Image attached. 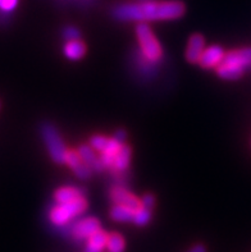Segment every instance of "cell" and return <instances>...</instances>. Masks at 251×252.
Segmentation results:
<instances>
[{"mask_svg": "<svg viewBox=\"0 0 251 252\" xmlns=\"http://www.w3.org/2000/svg\"><path fill=\"white\" fill-rule=\"evenodd\" d=\"M184 5L181 1H140L117 5L111 14L122 22H147L177 19L183 16Z\"/></svg>", "mask_w": 251, "mask_h": 252, "instance_id": "cell-1", "label": "cell"}, {"mask_svg": "<svg viewBox=\"0 0 251 252\" xmlns=\"http://www.w3.org/2000/svg\"><path fill=\"white\" fill-rule=\"evenodd\" d=\"M83 195H85V191L82 189L67 186V187H62V189H57L54 198L58 204H67V202L73 201L76 198L83 197Z\"/></svg>", "mask_w": 251, "mask_h": 252, "instance_id": "cell-11", "label": "cell"}, {"mask_svg": "<svg viewBox=\"0 0 251 252\" xmlns=\"http://www.w3.org/2000/svg\"><path fill=\"white\" fill-rule=\"evenodd\" d=\"M205 50V40L201 35L195 33L190 37L186 50V59L190 63H199L201 55Z\"/></svg>", "mask_w": 251, "mask_h": 252, "instance_id": "cell-8", "label": "cell"}, {"mask_svg": "<svg viewBox=\"0 0 251 252\" xmlns=\"http://www.w3.org/2000/svg\"><path fill=\"white\" fill-rule=\"evenodd\" d=\"M244 72H245V68L233 65V64L220 63L216 67V73L219 77H222L223 80H239L244 74Z\"/></svg>", "mask_w": 251, "mask_h": 252, "instance_id": "cell-13", "label": "cell"}, {"mask_svg": "<svg viewBox=\"0 0 251 252\" xmlns=\"http://www.w3.org/2000/svg\"><path fill=\"white\" fill-rule=\"evenodd\" d=\"M77 153H78V155H80L81 160H82L83 163L91 168L92 172H94V170H95V172H102V170L104 169V166H103L102 164V160H100V158L96 157L95 151H94V149H92L91 146L81 145V146L78 147Z\"/></svg>", "mask_w": 251, "mask_h": 252, "instance_id": "cell-10", "label": "cell"}, {"mask_svg": "<svg viewBox=\"0 0 251 252\" xmlns=\"http://www.w3.org/2000/svg\"><path fill=\"white\" fill-rule=\"evenodd\" d=\"M86 46L80 40H73V41H68L64 46V54L71 61H78L85 55Z\"/></svg>", "mask_w": 251, "mask_h": 252, "instance_id": "cell-15", "label": "cell"}, {"mask_svg": "<svg viewBox=\"0 0 251 252\" xmlns=\"http://www.w3.org/2000/svg\"><path fill=\"white\" fill-rule=\"evenodd\" d=\"M222 63L233 64L242 68L251 67V48L229 51L228 54L224 55Z\"/></svg>", "mask_w": 251, "mask_h": 252, "instance_id": "cell-9", "label": "cell"}, {"mask_svg": "<svg viewBox=\"0 0 251 252\" xmlns=\"http://www.w3.org/2000/svg\"><path fill=\"white\" fill-rule=\"evenodd\" d=\"M18 0H0V10L4 13H10L16 9Z\"/></svg>", "mask_w": 251, "mask_h": 252, "instance_id": "cell-22", "label": "cell"}, {"mask_svg": "<svg viewBox=\"0 0 251 252\" xmlns=\"http://www.w3.org/2000/svg\"><path fill=\"white\" fill-rule=\"evenodd\" d=\"M131 161V147L127 145H123L122 149L118 151V154L114 157V164L111 170L117 173H122L128 169Z\"/></svg>", "mask_w": 251, "mask_h": 252, "instance_id": "cell-12", "label": "cell"}, {"mask_svg": "<svg viewBox=\"0 0 251 252\" xmlns=\"http://www.w3.org/2000/svg\"><path fill=\"white\" fill-rule=\"evenodd\" d=\"M73 172H74V174H76V176L78 177L80 179L90 178V177H91V174H92L91 168H90L89 165H86L83 161L80 164V165L77 166V168H74Z\"/></svg>", "mask_w": 251, "mask_h": 252, "instance_id": "cell-21", "label": "cell"}, {"mask_svg": "<svg viewBox=\"0 0 251 252\" xmlns=\"http://www.w3.org/2000/svg\"><path fill=\"white\" fill-rule=\"evenodd\" d=\"M154 202H155V198H154V196H151V195L143 196V200H141V204H143V208L150 209V210L153 209Z\"/></svg>", "mask_w": 251, "mask_h": 252, "instance_id": "cell-23", "label": "cell"}, {"mask_svg": "<svg viewBox=\"0 0 251 252\" xmlns=\"http://www.w3.org/2000/svg\"><path fill=\"white\" fill-rule=\"evenodd\" d=\"M108 242V234L103 232L102 229L98 230L95 234H92L89 238V243L85 247V252H102L103 249L107 246Z\"/></svg>", "mask_w": 251, "mask_h": 252, "instance_id": "cell-14", "label": "cell"}, {"mask_svg": "<svg viewBox=\"0 0 251 252\" xmlns=\"http://www.w3.org/2000/svg\"><path fill=\"white\" fill-rule=\"evenodd\" d=\"M224 55H226L224 54V50L220 46L213 45V46H209V48L204 50L200 61H199V64L203 68H207V69L215 68L222 63Z\"/></svg>", "mask_w": 251, "mask_h": 252, "instance_id": "cell-7", "label": "cell"}, {"mask_svg": "<svg viewBox=\"0 0 251 252\" xmlns=\"http://www.w3.org/2000/svg\"><path fill=\"white\" fill-rule=\"evenodd\" d=\"M41 137L46 147H48L51 159L58 164L66 163L67 149H66V145H64L57 127L51 125V123H44L41 126Z\"/></svg>", "mask_w": 251, "mask_h": 252, "instance_id": "cell-3", "label": "cell"}, {"mask_svg": "<svg viewBox=\"0 0 251 252\" xmlns=\"http://www.w3.org/2000/svg\"><path fill=\"white\" fill-rule=\"evenodd\" d=\"M98 230H100V221L96 218H85L82 220L71 224V236L77 241L89 240Z\"/></svg>", "mask_w": 251, "mask_h": 252, "instance_id": "cell-4", "label": "cell"}, {"mask_svg": "<svg viewBox=\"0 0 251 252\" xmlns=\"http://www.w3.org/2000/svg\"><path fill=\"white\" fill-rule=\"evenodd\" d=\"M81 163H82V160H81L80 155H78L77 151L67 150V154H66V164H68L72 169H74Z\"/></svg>", "mask_w": 251, "mask_h": 252, "instance_id": "cell-19", "label": "cell"}, {"mask_svg": "<svg viewBox=\"0 0 251 252\" xmlns=\"http://www.w3.org/2000/svg\"><path fill=\"white\" fill-rule=\"evenodd\" d=\"M82 1H86V0H82Z\"/></svg>", "mask_w": 251, "mask_h": 252, "instance_id": "cell-28", "label": "cell"}, {"mask_svg": "<svg viewBox=\"0 0 251 252\" xmlns=\"http://www.w3.org/2000/svg\"><path fill=\"white\" fill-rule=\"evenodd\" d=\"M136 35L141 46V53L149 59V61L158 63L163 57V50L159 41L154 36L153 31L146 22H140L136 27Z\"/></svg>", "mask_w": 251, "mask_h": 252, "instance_id": "cell-2", "label": "cell"}, {"mask_svg": "<svg viewBox=\"0 0 251 252\" xmlns=\"http://www.w3.org/2000/svg\"><path fill=\"white\" fill-rule=\"evenodd\" d=\"M188 252H207V249L203 245H196V246L192 247Z\"/></svg>", "mask_w": 251, "mask_h": 252, "instance_id": "cell-26", "label": "cell"}, {"mask_svg": "<svg viewBox=\"0 0 251 252\" xmlns=\"http://www.w3.org/2000/svg\"><path fill=\"white\" fill-rule=\"evenodd\" d=\"M140 1H147V0H140Z\"/></svg>", "mask_w": 251, "mask_h": 252, "instance_id": "cell-27", "label": "cell"}, {"mask_svg": "<svg viewBox=\"0 0 251 252\" xmlns=\"http://www.w3.org/2000/svg\"><path fill=\"white\" fill-rule=\"evenodd\" d=\"M126 137H127V134H126V132L122 131V129H119V131H117V133L114 134V138L117 141H119L121 144H123L124 141H126Z\"/></svg>", "mask_w": 251, "mask_h": 252, "instance_id": "cell-24", "label": "cell"}, {"mask_svg": "<svg viewBox=\"0 0 251 252\" xmlns=\"http://www.w3.org/2000/svg\"><path fill=\"white\" fill-rule=\"evenodd\" d=\"M110 200L114 204L124 205V206L132 209L134 211H137L140 208H143V204H141L140 200L135 197L134 195H131L127 189L124 187H121V186H115V187L111 189Z\"/></svg>", "mask_w": 251, "mask_h": 252, "instance_id": "cell-5", "label": "cell"}, {"mask_svg": "<svg viewBox=\"0 0 251 252\" xmlns=\"http://www.w3.org/2000/svg\"><path fill=\"white\" fill-rule=\"evenodd\" d=\"M150 219H151V210L146 208H140L137 211H135V217L132 221L136 225L143 227V225H146L149 223Z\"/></svg>", "mask_w": 251, "mask_h": 252, "instance_id": "cell-18", "label": "cell"}, {"mask_svg": "<svg viewBox=\"0 0 251 252\" xmlns=\"http://www.w3.org/2000/svg\"><path fill=\"white\" fill-rule=\"evenodd\" d=\"M9 22V13H4L0 10V25H6Z\"/></svg>", "mask_w": 251, "mask_h": 252, "instance_id": "cell-25", "label": "cell"}, {"mask_svg": "<svg viewBox=\"0 0 251 252\" xmlns=\"http://www.w3.org/2000/svg\"><path fill=\"white\" fill-rule=\"evenodd\" d=\"M90 145L94 150L100 151V154H108V155H114V157L123 146V144H121L115 138L104 137L100 134L92 136L90 140Z\"/></svg>", "mask_w": 251, "mask_h": 252, "instance_id": "cell-6", "label": "cell"}, {"mask_svg": "<svg viewBox=\"0 0 251 252\" xmlns=\"http://www.w3.org/2000/svg\"><path fill=\"white\" fill-rule=\"evenodd\" d=\"M109 252H123L124 240L121 234L111 233L108 234V242H107Z\"/></svg>", "mask_w": 251, "mask_h": 252, "instance_id": "cell-17", "label": "cell"}, {"mask_svg": "<svg viewBox=\"0 0 251 252\" xmlns=\"http://www.w3.org/2000/svg\"><path fill=\"white\" fill-rule=\"evenodd\" d=\"M63 37L68 41H73V40H80L81 32L78 31L77 27L73 26H67L66 29L63 30Z\"/></svg>", "mask_w": 251, "mask_h": 252, "instance_id": "cell-20", "label": "cell"}, {"mask_svg": "<svg viewBox=\"0 0 251 252\" xmlns=\"http://www.w3.org/2000/svg\"><path fill=\"white\" fill-rule=\"evenodd\" d=\"M135 217V211L132 209L124 206V205L114 204L110 210V218L115 221H132Z\"/></svg>", "mask_w": 251, "mask_h": 252, "instance_id": "cell-16", "label": "cell"}]
</instances>
